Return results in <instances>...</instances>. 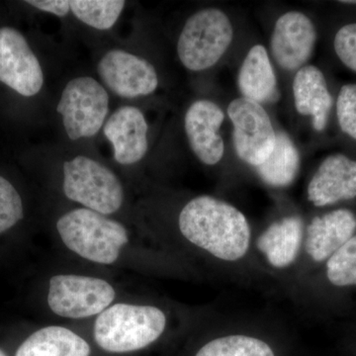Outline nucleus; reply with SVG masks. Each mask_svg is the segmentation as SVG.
<instances>
[{
	"mask_svg": "<svg viewBox=\"0 0 356 356\" xmlns=\"http://www.w3.org/2000/svg\"><path fill=\"white\" fill-rule=\"evenodd\" d=\"M178 228L191 245L221 261H240L248 254L252 231L245 215L231 204L202 195L185 204Z\"/></svg>",
	"mask_w": 356,
	"mask_h": 356,
	"instance_id": "1",
	"label": "nucleus"
},
{
	"mask_svg": "<svg viewBox=\"0 0 356 356\" xmlns=\"http://www.w3.org/2000/svg\"><path fill=\"white\" fill-rule=\"evenodd\" d=\"M56 229L67 250L102 266L118 261L130 241L127 228L120 222L83 207L63 214Z\"/></svg>",
	"mask_w": 356,
	"mask_h": 356,
	"instance_id": "2",
	"label": "nucleus"
},
{
	"mask_svg": "<svg viewBox=\"0 0 356 356\" xmlns=\"http://www.w3.org/2000/svg\"><path fill=\"white\" fill-rule=\"evenodd\" d=\"M166 324L165 313L158 307L112 304L96 318L93 337L106 353H135L156 343L165 332Z\"/></svg>",
	"mask_w": 356,
	"mask_h": 356,
	"instance_id": "3",
	"label": "nucleus"
},
{
	"mask_svg": "<svg viewBox=\"0 0 356 356\" xmlns=\"http://www.w3.org/2000/svg\"><path fill=\"white\" fill-rule=\"evenodd\" d=\"M65 197L99 214L118 212L125 201L120 178L106 165L86 156H76L63 165Z\"/></svg>",
	"mask_w": 356,
	"mask_h": 356,
	"instance_id": "4",
	"label": "nucleus"
},
{
	"mask_svg": "<svg viewBox=\"0 0 356 356\" xmlns=\"http://www.w3.org/2000/svg\"><path fill=\"white\" fill-rule=\"evenodd\" d=\"M233 37V25L226 14L220 9H202L191 15L182 28L178 58L192 72L210 69L228 50Z\"/></svg>",
	"mask_w": 356,
	"mask_h": 356,
	"instance_id": "5",
	"label": "nucleus"
},
{
	"mask_svg": "<svg viewBox=\"0 0 356 356\" xmlns=\"http://www.w3.org/2000/svg\"><path fill=\"white\" fill-rule=\"evenodd\" d=\"M57 112L70 140L95 137L108 119V92L93 77H74L63 89Z\"/></svg>",
	"mask_w": 356,
	"mask_h": 356,
	"instance_id": "6",
	"label": "nucleus"
},
{
	"mask_svg": "<svg viewBox=\"0 0 356 356\" xmlns=\"http://www.w3.org/2000/svg\"><path fill=\"white\" fill-rule=\"evenodd\" d=\"M116 290L95 276L57 274L49 282V308L60 318L81 320L98 316L113 304Z\"/></svg>",
	"mask_w": 356,
	"mask_h": 356,
	"instance_id": "7",
	"label": "nucleus"
},
{
	"mask_svg": "<svg viewBox=\"0 0 356 356\" xmlns=\"http://www.w3.org/2000/svg\"><path fill=\"white\" fill-rule=\"evenodd\" d=\"M228 115L234 125V146L238 158L255 168L262 165L273 153L276 142L266 109L247 98H236L229 103Z\"/></svg>",
	"mask_w": 356,
	"mask_h": 356,
	"instance_id": "8",
	"label": "nucleus"
},
{
	"mask_svg": "<svg viewBox=\"0 0 356 356\" xmlns=\"http://www.w3.org/2000/svg\"><path fill=\"white\" fill-rule=\"evenodd\" d=\"M103 86L122 98H137L154 93L159 76L146 58L130 51L113 49L106 51L97 64Z\"/></svg>",
	"mask_w": 356,
	"mask_h": 356,
	"instance_id": "9",
	"label": "nucleus"
},
{
	"mask_svg": "<svg viewBox=\"0 0 356 356\" xmlns=\"http://www.w3.org/2000/svg\"><path fill=\"white\" fill-rule=\"evenodd\" d=\"M0 83L25 97L37 95L43 88L38 58L15 28H0Z\"/></svg>",
	"mask_w": 356,
	"mask_h": 356,
	"instance_id": "10",
	"label": "nucleus"
},
{
	"mask_svg": "<svg viewBox=\"0 0 356 356\" xmlns=\"http://www.w3.org/2000/svg\"><path fill=\"white\" fill-rule=\"evenodd\" d=\"M317 41L310 18L299 11L283 14L276 21L271 37L274 60L282 69L300 70L308 62Z\"/></svg>",
	"mask_w": 356,
	"mask_h": 356,
	"instance_id": "11",
	"label": "nucleus"
},
{
	"mask_svg": "<svg viewBox=\"0 0 356 356\" xmlns=\"http://www.w3.org/2000/svg\"><path fill=\"white\" fill-rule=\"evenodd\" d=\"M103 134L113 149V158L121 165H133L146 156L149 149V125L142 110L122 106L103 126Z\"/></svg>",
	"mask_w": 356,
	"mask_h": 356,
	"instance_id": "12",
	"label": "nucleus"
},
{
	"mask_svg": "<svg viewBox=\"0 0 356 356\" xmlns=\"http://www.w3.org/2000/svg\"><path fill=\"white\" fill-rule=\"evenodd\" d=\"M224 119L222 109L207 99L192 103L185 113L184 129L189 146L204 165H217L224 156V142L219 134Z\"/></svg>",
	"mask_w": 356,
	"mask_h": 356,
	"instance_id": "13",
	"label": "nucleus"
},
{
	"mask_svg": "<svg viewBox=\"0 0 356 356\" xmlns=\"http://www.w3.org/2000/svg\"><path fill=\"white\" fill-rule=\"evenodd\" d=\"M307 194L316 207L356 198V161L343 154L327 156L312 177Z\"/></svg>",
	"mask_w": 356,
	"mask_h": 356,
	"instance_id": "14",
	"label": "nucleus"
},
{
	"mask_svg": "<svg viewBox=\"0 0 356 356\" xmlns=\"http://www.w3.org/2000/svg\"><path fill=\"white\" fill-rule=\"evenodd\" d=\"M355 234L353 211L337 209L315 217L306 231V254L316 264H325Z\"/></svg>",
	"mask_w": 356,
	"mask_h": 356,
	"instance_id": "15",
	"label": "nucleus"
},
{
	"mask_svg": "<svg viewBox=\"0 0 356 356\" xmlns=\"http://www.w3.org/2000/svg\"><path fill=\"white\" fill-rule=\"evenodd\" d=\"M293 95L297 111L312 116L316 131L324 130L332 106L324 74L314 65L301 67L293 81Z\"/></svg>",
	"mask_w": 356,
	"mask_h": 356,
	"instance_id": "16",
	"label": "nucleus"
},
{
	"mask_svg": "<svg viewBox=\"0 0 356 356\" xmlns=\"http://www.w3.org/2000/svg\"><path fill=\"white\" fill-rule=\"evenodd\" d=\"M303 240V221L290 216L273 222L257 238V247L271 266L283 269L296 261Z\"/></svg>",
	"mask_w": 356,
	"mask_h": 356,
	"instance_id": "17",
	"label": "nucleus"
},
{
	"mask_svg": "<svg viewBox=\"0 0 356 356\" xmlns=\"http://www.w3.org/2000/svg\"><path fill=\"white\" fill-rule=\"evenodd\" d=\"M243 98L259 103L275 102L278 98L277 81L266 49L255 44L243 60L238 79Z\"/></svg>",
	"mask_w": 356,
	"mask_h": 356,
	"instance_id": "18",
	"label": "nucleus"
},
{
	"mask_svg": "<svg viewBox=\"0 0 356 356\" xmlns=\"http://www.w3.org/2000/svg\"><path fill=\"white\" fill-rule=\"evenodd\" d=\"M88 341L76 332L62 327L48 325L27 337L15 356H90Z\"/></svg>",
	"mask_w": 356,
	"mask_h": 356,
	"instance_id": "19",
	"label": "nucleus"
},
{
	"mask_svg": "<svg viewBox=\"0 0 356 356\" xmlns=\"http://www.w3.org/2000/svg\"><path fill=\"white\" fill-rule=\"evenodd\" d=\"M300 168L298 149L287 134H276L273 153L257 172L266 184L274 187H286L294 181Z\"/></svg>",
	"mask_w": 356,
	"mask_h": 356,
	"instance_id": "20",
	"label": "nucleus"
},
{
	"mask_svg": "<svg viewBox=\"0 0 356 356\" xmlns=\"http://www.w3.org/2000/svg\"><path fill=\"white\" fill-rule=\"evenodd\" d=\"M70 4L76 19L100 31L111 29L126 6L123 0H72Z\"/></svg>",
	"mask_w": 356,
	"mask_h": 356,
	"instance_id": "21",
	"label": "nucleus"
},
{
	"mask_svg": "<svg viewBox=\"0 0 356 356\" xmlns=\"http://www.w3.org/2000/svg\"><path fill=\"white\" fill-rule=\"evenodd\" d=\"M195 356H275L271 346L257 337L231 334L204 344Z\"/></svg>",
	"mask_w": 356,
	"mask_h": 356,
	"instance_id": "22",
	"label": "nucleus"
},
{
	"mask_svg": "<svg viewBox=\"0 0 356 356\" xmlns=\"http://www.w3.org/2000/svg\"><path fill=\"white\" fill-rule=\"evenodd\" d=\"M325 274L337 289L356 287V234L325 261Z\"/></svg>",
	"mask_w": 356,
	"mask_h": 356,
	"instance_id": "23",
	"label": "nucleus"
},
{
	"mask_svg": "<svg viewBox=\"0 0 356 356\" xmlns=\"http://www.w3.org/2000/svg\"><path fill=\"white\" fill-rule=\"evenodd\" d=\"M24 216L23 201L14 185L0 175V235L13 228Z\"/></svg>",
	"mask_w": 356,
	"mask_h": 356,
	"instance_id": "24",
	"label": "nucleus"
},
{
	"mask_svg": "<svg viewBox=\"0 0 356 356\" xmlns=\"http://www.w3.org/2000/svg\"><path fill=\"white\" fill-rule=\"evenodd\" d=\"M339 126L346 135L356 140V84H346L339 91L337 102Z\"/></svg>",
	"mask_w": 356,
	"mask_h": 356,
	"instance_id": "25",
	"label": "nucleus"
},
{
	"mask_svg": "<svg viewBox=\"0 0 356 356\" xmlns=\"http://www.w3.org/2000/svg\"><path fill=\"white\" fill-rule=\"evenodd\" d=\"M334 47L343 64L356 72V23L343 26L337 31Z\"/></svg>",
	"mask_w": 356,
	"mask_h": 356,
	"instance_id": "26",
	"label": "nucleus"
},
{
	"mask_svg": "<svg viewBox=\"0 0 356 356\" xmlns=\"http://www.w3.org/2000/svg\"><path fill=\"white\" fill-rule=\"evenodd\" d=\"M26 3L58 17H65L70 13V4L67 0H29Z\"/></svg>",
	"mask_w": 356,
	"mask_h": 356,
	"instance_id": "27",
	"label": "nucleus"
},
{
	"mask_svg": "<svg viewBox=\"0 0 356 356\" xmlns=\"http://www.w3.org/2000/svg\"><path fill=\"white\" fill-rule=\"evenodd\" d=\"M341 3L356 4V1H341Z\"/></svg>",
	"mask_w": 356,
	"mask_h": 356,
	"instance_id": "28",
	"label": "nucleus"
},
{
	"mask_svg": "<svg viewBox=\"0 0 356 356\" xmlns=\"http://www.w3.org/2000/svg\"><path fill=\"white\" fill-rule=\"evenodd\" d=\"M0 356H7L6 353L3 350H0Z\"/></svg>",
	"mask_w": 356,
	"mask_h": 356,
	"instance_id": "29",
	"label": "nucleus"
}]
</instances>
